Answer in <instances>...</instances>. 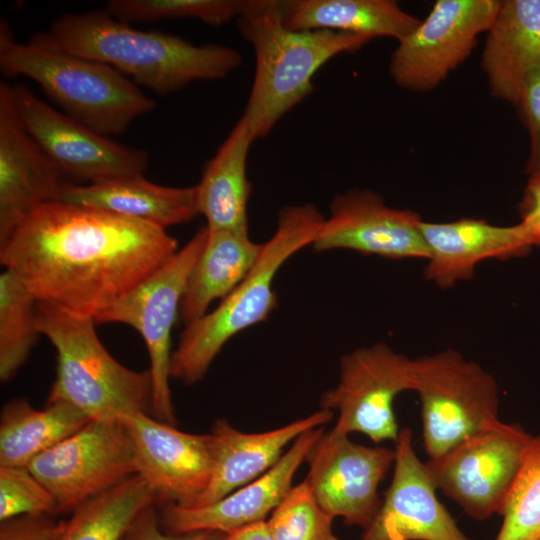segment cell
<instances>
[{"label": "cell", "instance_id": "cell-24", "mask_svg": "<svg viewBox=\"0 0 540 540\" xmlns=\"http://www.w3.org/2000/svg\"><path fill=\"white\" fill-rule=\"evenodd\" d=\"M262 247L248 232L208 228L204 248L186 282L178 320L191 323L206 314L212 302L232 293L255 265Z\"/></svg>", "mask_w": 540, "mask_h": 540}, {"label": "cell", "instance_id": "cell-35", "mask_svg": "<svg viewBox=\"0 0 540 540\" xmlns=\"http://www.w3.org/2000/svg\"><path fill=\"white\" fill-rule=\"evenodd\" d=\"M62 521L50 515H23L1 521L0 540H55Z\"/></svg>", "mask_w": 540, "mask_h": 540}, {"label": "cell", "instance_id": "cell-13", "mask_svg": "<svg viewBox=\"0 0 540 540\" xmlns=\"http://www.w3.org/2000/svg\"><path fill=\"white\" fill-rule=\"evenodd\" d=\"M500 4V0H437L419 26L398 42L389 64L392 79L413 92L436 88L472 53Z\"/></svg>", "mask_w": 540, "mask_h": 540}, {"label": "cell", "instance_id": "cell-31", "mask_svg": "<svg viewBox=\"0 0 540 540\" xmlns=\"http://www.w3.org/2000/svg\"><path fill=\"white\" fill-rule=\"evenodd\" d=\"M246 0H110L105 11L124 23L195 18L220 26L238 18Z\"/></svg>", "mask_w": 540, "mask_h": 540}, {"label": "cell", "instance_id": "cell-12", "mask_svg": "<svg viewBox=\"0 0 540 540\" xmlns=\"http://www.w3.org/2000/svg\"><path fill=\"white\" fill-rule=\"evenodd\" d=\"M24 128L61 175L88 183L143 175L145 150L119 144L52 108L23 85H10Z\"/></svg>", "mask_w": 540, "mask_h": 540}, {"label": "cell", "instance_id": "cell-39", "mask_svg": "<svg viewBox=\"0 0 540 540\" xmlns=\"http://www.w3.org/2000/svg\"><path fill=\"white\" fill-rule=\"evenodd\" d=\"M207 540H232L228 534L209 531Z\"/></svg>", "mask_w": 540, "mask_h": 540}, {"label": "cell", "instance_id": "cell-6", "mask_svg": "<svg viewBox=\"0 0 540 540\" xmlns=\"http://www.w3.org/2000/svg\"><path fill=\"white\" fill-rule=\"evenodd\" d=\"M36 324L57 353L47 402L69 403L95 421L151 413L149 370L139 372L119 363L98 338L93 318L38 302Z\"/></svg>", "mask_w": 540, "mask_h": 540}, {"label": "cell", "instance_id": "cell-36", "mask_svg": "<svg viewBox=\"0 0 540 540\" xmlns=\"http://www.w3.org/2000/svg\"><path fill=\"white\" fill-rule=\"evenodd\" d=\"M208 535L209 531L187 534L165 532L153 504L138 515L122 540H207Z\"/></svg>", "mask_w": 540, "mask_h": 540}, {"label": "cell", "instance_id": "cell-38", "mask_svg": "<svg viewBox=\"0 0 540 540\" xmlns=\"http://www.w3.org/2000/svg\"><path fill=\"white\" fill-rule=\"evenodd\" d=\"M232 540H272L266 521H260L236 529L228 534Z\"/></svg>", "mask_w": 540, "mask_h": 540}, {"label": "cell", "instance_id": "cell-25", "mask_svg": "<svg viewBox=\"0 0 540 540\" xmlns=\"http://www.w3.org/2000/svg\"><path fill=\"white\" fill-rule=\"evenodd\" d=\"M255 140L248 123L241 117L195 185L198 211L205 217L209 229L248 232L250 183L246 167L248 152Z\"/></svg>", "mask_w": 540, "mask_h": 540}, {"label": "cell", "instance_id": "cell-19", "mask_svg": "<svg viewBox=\"0 0 540 540\" xmlns=\"http://www.w3.org/2000/svg\"><path fill=\"white\" fill-rule=\"evenodd\" d=\"M61 173L16 112L10 85L0 84V243L37 206L53 201Z\"/></svg>", "mask_w": 540, "mask_h": 540}, {"label": "cell", "instance_id": "cell-17", "mask_svg": "<svg viewBox=\"0 0 540 540\" xmlns=\"http://www.w3.org/2000/svg\"><path fill=\"white\" fill-rule=\"evenodd\" d=\"M394 450L392 481L359 540H473L437 499L409 428L400 430Z\"/></svg>", "mask_w": 540, "mask_h": 540}, {"label": "cell", "instance_id": "cell-30", "mask_svg": "<svg viewBox=\"0 0 540 540\" xmlns=\"http://www.w3.org/2000/svg\"><path fill=\"white\" fill-rule=\"evenodd\" d=\"M499 514L503 520L495 540H540V433L531 437Z\"/></svg>", "mask_w": 540, "mask_h": 540}, {"label": "cell", "instance_id": "cell-3", "mask_svg": "<svg viewBox=\"0 0 540 540\" xmlns=\"http://www.w3.org/2000/svg\"><path fill=\"white\" fill-rule=\"evenodd\" d=\"M237 23L255 54L254 80L242 117L256 140L266 137L312 92V79L325 63L372 40L344 32L290 29L279 0H246Z\"/></svg>", "mask_w": 540, "mask_h": 540}, {"label": "cell", "instance_id": "cell-9", "mask_svg": "<svg viewBox=\"0 0 540 540\" xmlns=\"http://www.w3.org/2000/svg\"><path fill=\"white\" fill-rule=\"evenodd\" d=\"M531 437L499 421L425 464L436 489L472 519L485 520L503 508Z\"/></svg>", "mask_w": 540, "mask_h": 540}, {"label": "cell", "instance_id": "cell-11", "mask_svg": "<svg viewBox=\"0 0 540 540\" xmlns=\"http://www.w3.org/2000/svg\"><path fill=\"white\" fill-rule=\"evenodd\" d=\"M413 359L385 343L360 347L340 360L339 380L320 398V409L337 412L334 428L357 432L374 443L396 442L400 433L394 400L413 390Z\"/></svg>", "mask_w": 540, "mask_h": 540}, {"label": "cell", "instance_id": "cell-18", "mask_svg": "<svg viewBox=\"0 0 540 540\" xmlns=\"http://www.w3.org/2000/svg\"><path fill=\"white\" fill-rule=\"evenodd\" d=\"M323 433V427L305 431L267 472L212 504L197 508L164 505L159 517L161 528L169 534L201 531L229 534L266 521L293 487L295 473Z\"/></svg>", "mask_w": 540, "mask_h": 540}, {"label": "cell", "instance_id": "cell-28", "mask_svg": "<svg viewBox=\"0 0 540 540\" xmlns=\"http://www.w3.org/2000/svg\"><path fill=\"white\" fill-rule=\"evenodd\" d=\"M156 502L136 474L74 509L55 540H122L138 515Z\"/></svg>", "mask_w": 540, "mask_h": 540}, {"label": "cell", "instance_id": "cell-7", "mask_svg": "<svg viewBox=\"0 0 540 540\" xmlns=\"http://www.w3.org/2000/svg\"><path fill=\"white\" fill-rule=\"evenodd\" d=\"M207 236V226L200 227L180 250L94 318L96 324L128 325L141 335L150 361L151 414L172 425L176 423V416L169 384L173 353L171 332L178 320L187 279Z\"/></svg>", "mask_w": 540, "mask_h": 540}, {"label": "cell", "instance_id": "cell-32", "mask_svg": "<svg viewBox=\"0 0 540 540\" xmlns=\"http://www.w3.org/2000/svg\"><path fill=\"white\" fill-rule=\"evenodd\" d=\"M333 520L304 480L291 488L266 524L272 540H339L333 532Z\"/></svg>", "mask_w": 540, "mask_h": 540}, {"label": "cell", "instance_id": "cell-8", "mask_svg": "<svg viewBox=\"0 0 540 540\" xmlns=\"http://www.w3.org/2000/svg\"><path fill=\"white\" fill-rule=\"evenodd\" d=\"M413 366L429 458L500 421L496 380L477 363L447 349L413 359Z\"/></svg>", "mask_w": 540, "mask_h": 540}, {"label": "cell", "instance_id": "cell-10", "mask_svg": "<svg viewBox=\"0 0 540 540\" xmlns=\"http://www.w3.org/2000/svg\"><path fill=\"white\" fill-rule=\"evenodd\" d=\"M54 498L57 514L137 474L134 447L122 420H91L27 466Z\"/></svg>", "mask_w": 540, "mask_h": 540}, {"label": "cell", "instance_id": "cell-27", "mask_svg": "<svg viewBox=\"0 0 540 540\" xmlns=\"http://www.w3.org/2000/svg\"><path fill=\"white\" fill-rule=\"evenodd\" d=\"M90 421L63 401L47 402L42 409H35L23 398L9 401L0 419V467H27Z\"/></svg>", "mask_w": 540, "mask_h": 540}, {"label": "cell", "instance_id": "cell-34", "mask_svg": "<svg viewBox=\"0 0 540 540\" xmlns=\"http://www.w3.org/2000/svg\"><path fill=\"white\" fill-rule=\"evenodd\" d=\"M515 106L529 134L526 172L530 175L540 170V68L525 77Z\"/></svg>", "mask_w": 540, "mask_h": 540}, {"label": "cell", "instance_id": "cell-1", "mask_svg": "<svg viewBox=\"0 0 540 540\" xmlns=\"http://www.w3.org/2000/svg\"><path fill=\"white\" fill-rule=\"evenodd\" d=\"M177 251L153 223L49 201L0 243V261L38 302L94 319Z\"/></svg>", "mask_w": 540, "mask_h": 540}, {"label": "cell", "instance_id": "cell-16", "mask_svg": "<svg viewBox=\"0 0 540 540\" xmlns=\"http://www.w3.org/2000/svg\"><path fill=\"white\" fill-rule=\"evenodd\" d=\"M421 217L414 211L388 206L368 189L336 195L329 216L311 245L315 251L347 249L389 259H427Z\"/></svg>", "mask_w": 540, "mask_h": 540}, {"label": "cell", "instance_id": "cell-5", "mask_svg": "<svg viewBox=\"0 0 540 540\" xmlns=\"http://www.w3.org/2000/svg\"><path fill=\"white\" fill-rule=\"evenodd\" d=\"M324 221L313 204L283 207L277 226L243 281L219 305L185 325L171 358V378L200 381L224 345L241 331L265 321L277 306L276 274L299 250L312 245Z\"/></svg>", "mask_w": 540, "mask_h": 540}, {"label": "cell", "instance_id": "cell-29", "mask_svg": "<svg viewBox=\"0 0 540 540\" xmlns=\"http://www.w3.org/2000/svg\"><path fill=\"white\" fill-rule=\"evenodd\" d=\"M38 301L10 269L0 275V380H11L26 362L40 335Z\"/></svg>", "mask_w": 540, "mask_h": 540}, {"label": "cell", "instance_id": "cell-33", "mask_svg": "<svg viewBox=\"0 0 540 540\" xmlns=\"http://www.w3.org/2000/svg\"><path fill=\"white\" fill-rule=\"evenodd\" d=\"M53 514H57L53 496L27 467H0V521Z\"/></svg>", "mask_w": 540, "mask_h": 540}, {"label": "cell", "instance_id": "cell-22", "mask_svg": "<svg viewBox=\"0 0 540 540\" xmlns=\"http://www.w3.org/2000/svg\"><path fill=\"white\" fill-rule=\"evenodd\" d=\"M53 201L143 220L164 229L199 214L196 186H163L143 175L83 185L63 181Z\"/></svg>", "mask_w": 540, "mask_h": 540}, {"label": "cell", "instance_id": "cell-23", "mask_svg": "<svg viewBox=\"0 0 540 540\" xmlns=\"http://www.w3.org/2000/svg\"><path fill=\"white\" fill-rule=\"evenodd\" d=\"M492 95L516 105L525 77L540 68V0H504L482 52Z\"/></svg>", "mask_w": 540, "mask_h": 540}, {"label": "cell", "instance_id": "cell-37", "mask_svg": "<svg viewBox=\"0 0 540 540\" xmlns=\"http://www.w3.org/2000/svg\"><path fill=\"white\" fill-rule=\"evenodd\" d=\"M519 212L533 246H540V170L529 175Z\"/></svg>", "mask_w": 540, "mask_h": 540}, {"label": "cell", "instance_id": "cell-21", "mask_svg": "<svg viewBox=\"0 0 540 540\" xmlns=\"http://www.w3.org/2000/svg\"><path fill=\"white\" fill-rule=\"evenodd\" d=\"M333 412L318 411L274 430L247 433L224 418L211 428L214 464L210 483L196 507L212 504L257 479L282 457L284 448L307 430L323 427Z\"/></svg>", "mask_w": 540, "mask_h": 540}, {"label": "cell", "instance_id": "cell-14", "mask_svg": "<svg viewBox=\"0 0 540 540\" xmlns=\"http://www.w3.org/2000/svg\"><path fill=\"white\" fill-rule=\"evenodd\" d=\"M394 459V449L355 443L333 427L310 451L305 482L324 511L365 529L380 507L378 487Z\"/></svg>", "mask_w": 540, "mask_h": 540}, {"label": "cell", "instance_id": "cell-4", "mask_svg": "<svg viewBox=\"0 0 540 540\" xmlns=\"http://www.w3.org/2000/svg\"><path fill=\"white\" fill-rule=\"evenodd\" d=\"M0 70L6 77L26 76L40 85L64 113L104 136L119 135L155 102L112 66L72 54L47 34L15 41L0 25Z\"/></svg>", "mask_w": 540, "mask_h": 540}, {"label": "cell", "instance_id": "cell-2", "mask_svg": "<svg viewBox=\"0 0 540 540\" xmlns=\"http://www.w3.org/2000/svg\"><path fill=\"white\" fill-rule=\"evenodd\" d=\"M47 34L62 49L108 64L161 95L193 81L225 78L242 61L231 47L195 45L177 35L136 30L105 10L64 14Z\"/></svg>", "mask_w": 540, "mask_h": 540}, {"label": "cell", "instance_id": "cell-20", "mask_svg": "<svg viewBox=\"0 0 540 540\" xmlns=\"http://www.w3.org/2000/svg\"><path fill=\"white\" fill-rule=\"evenodd\" d=\"M420 228L428 251L424 276L443 289L471 279L484 260L521 257L533 247L520 222L498 226L474 218L439 223L422 220Z\"/></svg>", "mask_w": 540, "mask_h": 540}, {"label": "cell", "instance_id": "cell-26", "mask_svg": "<svg viewBox=\"0 0 540 540\" xmlns=\"http://www.w3.org/2000/svg\"><path fill=\"white\" fill-rule=\"evenodd\" d=\"M282 14L293 30H329L398 42L421 22L392 0H286Z\"/></svg>", "mask_w": 540, "mask_h": 540}, {"label": "cell", "instance_id": "cell-15", "mask_svg": "<svg viewBox=\"0 0 540 540\" xmlns=\"http://www.w3.org/2000/svg\"><path fill=\"white\" fill-rule=\"evenodd\" d=\"M121 420L134 447L137 475L153 490L157 502L196 507L212 477L210 433L183 432L142 412Z\"/></svg>", "mask_w": 540, "mask_h": 540}]
</instances>
